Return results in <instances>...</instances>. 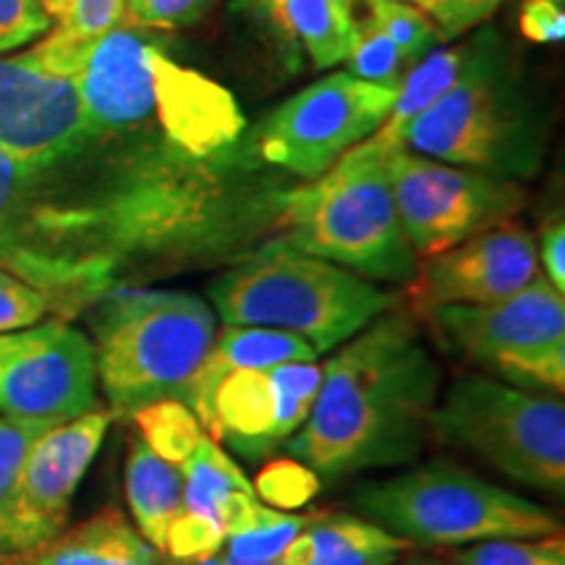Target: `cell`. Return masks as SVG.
<instances>
[{
  "instance_id": "cell-1",
  "label": "cell",
  "mask_w": 565,
  "mask_h": 565,
  "mask_svg": "<svg viewBox=\"0 0 565 565\" xmlns=\"http://www.w3.org/2000/svg\"><path fill=\"white\" fill-rule=\"evenodd\" d=\"M440 380L416 317H374L324 362L312 414L286 456L320 479L412 466L433 437Z\"/></svg>"
},
{
  "instance_id": "cell-2",
  "label": "cell",
  "mask_w": 565,
  "mask_h": 565,
  "mask_svg": "<svg viewBox=\"0 0 565 565\" xmlns=\"http://www.w3.org/2000/svg\"><path fill=\"white\" fill-rule=\"evenodd\" d=\"M401 145L500 179L540 173L547 121L494 26L471 34V55L454 87L406 126Z\"/></svg>"
},
{
  "instance_id": "cell-3",
  "label": "cell",
  "mask_w": 565,
  "mask_h": 565,
  "mask_svg": "<svg viewBox=\"0 0 565 565\" xmlns=\"http://www.w3.org/2000/svg\"><path fill=\"white\" fill-rule=\"evenodd\" d=\"M207 294L223 324L286 330L317 353L335 351L401 301L398 294L296 249L282 236L223 267Z\"/></svg>"
},
{
  "instance_id": "cell-4",
  "label": "cell",
  "mask_w": 565,
  "mask_h": 565,
  "mask_svg": "<svg viewBox=\"0 0 565 565\" xmlns=\"http://www.w3.org/2000/svg\"><path fill=\"white\" fill-rule=\"evenodd\" d=\"M95 370L113 419H131L154 401L186 404L194 372L215 341V312L200 296L126 286L87 309Z\"/></svg>"
},
{
  "instance_id": "cell-5",
  "label": "cell",
  "mask_w": 565,
  "mask_h": 565,
  "mask_svg": "<svg viewBox=\"0 0 565 565\" xmlns=\"http://www.w3.org/2000/svg\"><path fill=\"white\" fill-rule=\"evenodd\" d=\"M387 150L370 137L330 171L280 200V233L296 249L328 259L370 282L412 280L419 265L395 210Z\"/></svg>"
},
{
  "instance_id": "cell-6",
  "label": "cell",
  "mask_w": 565,
  "mask_h": 565,
  "mask_svg": "<svg viewBox=\"0 0 565 565\" xmlns=\"http://www.w3.org/2000/svg\"><path fill=\"white\" fill-rule=\"evenodd\" d=\"M366 521L416 547H466L563 532L545 505L448 461L412 463L353 490Z\"/></svg>"
},
{
  "instance_id": "cell-7",
  "label": "cell",
  "mask_w": 565,
  "mask_h": 565,
  "mask_svg": "<svg viewBox=\"0 0 565 565\" xmlns=\"http://www.w3.org/2000/svg\"><path fill=\"white\" fill-rule=\"evenodd\" d=\"M433 437L484 461L508 482L563 498L565 404L561 395L521 391L490 374L466 372L437 398Z\"/></svg>"
},
{
  "instance_id": "cell-8",
  "label": "cell",
  "mask_w": 565,
  "mask_h": 565,
  "mask_svg": "<svg viewBox=\"0 0 565 565\" xmlns=\"http://www.w3.org/2000/svg\"><path fill=\"white\" fill-rule=\"evenodd\" d=\"M437 345L521 391L565 393V296L545 275L492 303H450L422 317Z\"/></svg>"
},
{
  "instance_id": "cell-9",
  "label": "cell",
  "mask_w": 565,
  "mask_h": 565,
  "mask_svg": "<svg viewBox=\"0 0 565 565\" xmlns=\"http://www.w3.org/2000/svg\"><path fill=\"white\" fill-rule=\"evenodd\" d=\"M395 97L398 87L338 71L267 113L246 147L259 166L312 181L385 124Z\"/></svg>"
},
{
  "instance_id": "cell-10",
  "label": "cell",
  "mask_w": 565,
  "mask_h": 565,
  "mask_svg": "<svg viewBox=\"0 0 565 565\" xmlns=\"http://www.w3.org/2000/svg\"><path fill=\"white\" fill-rule=\"evenodd\" d=\"M387 175L401 228L419 259L513 221L526 207V186L463 166L424 158L395 145Z\"/></svg>"
},
{
  "instance_id": "cell-11",
  "label": "cell",
  "mask_w": 565,
  "mask_h": 565,
  "mask_svg": "<svg viewBox=\"0 0 565 565\" xmlns=\"http://www.w3.org/2000/svg\"><path fill=\"white\" fill-rule=\"evenodd\" d=\"M95 345L68 320L53 317L0 335V416L58 427L95 412Z\"/></svg>"
},
{
  "instance_id": "cell-12",
  "label": "cell",
  "mask_w": 565,
  "mask_h": 565,
  "mask_svg": "<svg viewBox=\"0 0 565 565\" xmlns=\"http://www.w3.org/2000/svg\"><path fill=\"white\" fill-rule=\"evenodd\" d=\"M92 137L74 82L38 68L24 53L0 58V150L21 173L55 171Z\"/></svg>"
},
{
  "instance_id": "cell-13",
  "label": "cell",
  "mask_w": 565,
  "mask_h": 565,
  "mask_svg": "<svg viewBox=\"0 0 565 565\" xmlns=\"http://www.w3.org/2000/svg\"><path fill=\"white\" fill-rule=\"evenodd\" d=\"M110 422L108 406H97L95 412L51 427L34 440L21 466L13 500L9 557L47 545L66 529L71 500L95 461Z\"/></svg>"
},
{
  "instance_id": "cell-14",
  "label": "cell",
  "mask_w": 565,
  "mask_h": 565,
  "mask_svg": "<svg viewBox=\"0 0 565 565\" xmlns=\"http://www.w3.org/2000/svg\"><path fill=\"white\" fill-rule=\"evenodd\" d=\"M536 238L508 221L435 257H424L406 282L408 315L424 317L450 303H492L540 278Z\"/></svg>"
},
{
  "instance_id": "cell-15",
  "label": "cell",
  "mask_w": 565,
  "mask_h": 565,
  "mask_svg": "<svg viewBox=\"0 0 565 565\" xmlns=\"http://www.w3.org/2000/svg\"><path fill=\"white\" fill-rule=\"evenodd\" d=\"M150 30L126 21L95 42L71 74L87 124L97 131H139L160 126L154 116V53Z\"/></svg>"
},
{
  "instance_id": "cell-16",
  "label": "cell",
  "mask_w": 565,
  "mask_h": 565,
  "mask_svg": "<svg viewBox=\"0 0 565 565\" xmlns=\"http://www.w3.org/2000/svg\"><path fill=\"white\" fill-rule=\"evenodd\" d=\"M154 116L166 137L196 158H215L244 139V116L225 87L154 53Z\"/></svg>"
},
{
  "instance_id": "cell-17",
  "label": "cell",
  "mask_w": 565,
  "mask_h": 565,
  "mask_svg": "<svg viewBox=\"0 0 565 565\" xmlns=\"http://www.w3.org/2000/svg\"><path fill=\"white\" fill-rule=\"evenodd\" d=\"M320 356L303 338L273 328H246V324H223L212 341L207 356L194 372L186 393V406L200 419L202 429L212 437L215 414H212V395L215 387L231 370H265L275 364L315 362Z\"/></svg>"
},
{
  "instance_id": "cell-18",
  "label": "cell",
  "mask_w": 565,
  "mask_h": 565,
  "mask_svg": "<svg viewBox=\"0 0 565 565\" xmlns=\"http://www.w3.org/2000/svg\"><path fill=\"white\" fill-rule=\"evenodd\" d=\"M215 429L212 440L231 445L236 456L267 458L282 448L278 437V395L270 366L265 370H231L212 395Z\"/></svg>"
},
{
  "instance_id": "cell-19",
  "label": "cell",
  "mask_w": 565,
  "mask_h": 565,
  "mask_svg": "<svg viewBox=\"0 0 565 565\" xmlns=\"http://www.w3.org/2000/svg\"><path fill=\"white\" fill-rule=\"evenodd\" d=\"M13 561L19 565H158L154 547L113 505Z\"/></svg>"
},
{
  "instance_id": "cell-20",
  "label": "cell",
  "mask_w": 565,
  "mask_h": 565,
  "mask_svg": "<svg viewBox=\"0 0 565 565\" xmlns=\"http://www.w3.org/2000/svg\"><path fill=\"white\" fill-rule=\"evenodd\" d=\"M126 503L137 532L154 550H166V534L183 511V477L179 466L162 461L141 437H131L126 454Z\"/></svg>"
},
{
  "instance_id": "cell-21",
  "label": "cell",
  "mask_w": 565,
  "mask_h": 565,
  "mask_svg": "<svg viewBox=\"0 0 565 565\" xmlns=\"http://www.w3.org/2000/svg\"><path fill=\"white\" fill-rule=\"evenodd\" d=\"M286 40L307 51L315 68H330L349 58L356 40L353 0H263Z\"/></svg>"
},
{
  "instance_id": "cell-22",
  "label": "cell",
  "mask_w": 565,
  "mask_h": 565,
  "mask_svg": "<svg viewBox=\"0 0 565 565\" xmlns=\"http://www.w3.org/2000/svg\"><path fill=\"white\" fill-rule=\"evenodd\" d=\"M471 55V38L461 42H450L445 47H433L422 61H416L406 71L404 82L398 87L391 113H387L385 124L372 134L380 145L395 147L401 145V134L416 116L433 105L445 89L454 87V82L461 74Z\"/></svg>"
},
{
  "instance_id": "cell-23",
  "label": "cell",
  "mask_w": 565,
  "mask_h": 565,
  "mask_svg": "<svg viewBox=\"0 0 565 565\" xmlns=\"http://www.w3.org/2000/svg\"><path fill=\"white\" fill-rule=\"evenodd\" d=\"M315 545L312 565H393L408 542L359 515H315L307 526Z\"/></svg>"
},
{
  "instance_id": "cell-24",
  "label": "cell",
  "mask_w": 565,
  "mask_h": 565,
  "mask_svg": "<svg viewBox=\"0 0 565 565\" xmlns=\"http://www.w3.org/2000/svg\"><path fill=\"white\" fill-rule=\"evenodd\" d=\"M183 511L204 513L217 519V505L228 492H254L244 471L223 454L221 445L202 435L192 456L181 466Z\"/></svg>"
},
{
  "instance_id": "cell-25",
  "label": "cell",
  "mask_w": 565,
  "mask_h": 565,
  "mask_svg": "<svg viewBox=\"0 0 565 565\" xmlns=\"http://www.w3.org/2000/svg\"><path fill=\"white\" fill-rule=\"evenodd\" d=\"M139 427V437L162 461L181 466L202 440V424L183 401L166 398L139 408L131 416Z\"/></svg>"
},
{
  "instance_id": "cell-26",
  "label": "cell",
  "mask_w": 565,
  "mask_h": 565,
  "mask_svg": "<svg viewBox=\"0 0 565 565\" xmlns=\"http://www.w3.org/2000/svg\"><path fill=\"white\" fill-rule=\"evenodd\" d=\"M456 565H565L563 532L532 540H490L450 550Z\"/></svg>"
},
{
  "instance_id": "cell-27",
  "label": "cell",
  "mask_w": 565,
  "mask_h": 565,
  "mask_svg": "<svg viewBox=\"0 0 565 565\" xmlns=\"http://www.w3.org/2000/svg\"><path fill=\"white\" fill-rule=\"evenodd\" d=\"M42 433H47V427L11 422L0 416V555L3 557L11 553V513L21 466H24L26 454Z\"/></svg>"
},
{
  "instance_id": "cell-28",
  "label": "cell",
  "mask_w": 565,
  "mask_h": 565,
  "mask_svg": "<svg viewBox=\"0 0 565 565\" xmlns=\"http://www.w3.org/2000/svg\"><path fill=\"white\" fill-rule=\"evenodd\" d=\"M370 21L393 42L408 66L440 42L433 21L414 3H374L370 6Z\"/></svg>"
},
{
  "instance_id": "cell-29",
  "label": "cell",
  "mask_w": 565,
  "mask_h": 565,
  "mask_svg": "<svg viewBox=\"0 0 565 565\" xmlns=\"http://www.w3.org/2000/svg\"><path fill=\"white\" fill-rule=\"evenodd\" d=\"M252 490L275 511H294V508L312 503L322 490V479L309 466L286 456L278 461H267L254 479Z\"/></svg>"
},
{
  "instance_id": "cell-30",
  "label": "cell",
  "mask_w": 565,
  "mask_h": 565,
  "mask_svg": "<svg viewBox=\"0 0 565 565\" xmlns=\"http://www.w3.org/2000/svg\"><path fill=\"white\" fill-rule=\"evenodd\" d=\"M349 74L359 79L383 84V87H401L406 71L412 68L404 55L395 51V45L385 38L370 19L356 24V40L349 53Z\"/></svg>"
},
{
  "instance_id": "cell-31",
  "label": "cell",
  "mask_w": 565,
  "mask_h": 565,
  "mask_svg": "<svg viewBox=\"0 0 565 565\" xmlns=\"http://www.w3.org/2000/svg\"><path fill=\"white\" fill-rule=\"evenodd\" d=\"M312 519L315 515H291L286 511H278L259 529L228 536V540H225L228 542V557L242 563L275 561L296 534H301L303 529L312 524Z\"/></svg>"
},
{
  "instance_id": "cell-32",
  "label": "cell",
  "mask_w": 565,
  "mask_h": 565,
  "mask_svg": "<svg viewBox=\"0 0 565 565\" xmlns=\"http://www.w3.org/2000/svg\"><path fill=\"white\" fill-rule=\"evenodd\" d=\"M225 545V534L217 519L194 511H181L168 526L166 553L179 563H200L215 557Z\"/></svg>"
},
{
  "instance_id": "cell-33",
  "label": "cell",
  "mask_w": 565,
  "mask_h": 565,
  "mask_svg": "<svg viewBox=\"0 0 565 565\" xmlns=\"http://www.w3.org/2000/svg\"><path fill=\"white\" fill-rule=\"evenodd\" d=\"M221 0H126L129 24L150 32H179L200 24Z\"/></svg>"
},
{
  "instance_id": "cell-34",
  "label": "cell",
  "mask_w": 565,
  "mask_h": 565,
  "mask_svg": "<svg viewBox=\"0 0 565 565\" xmlns=\"http://www.w3.org/2000/svg\"><path fill=\"white\" fill-rule=\"evenodd\" d=\"M508 0H419V9L435 24L440 42L463 38L490 21Z\"/></svg>"
},
{
  "instance_id": "cell-35",
  "label": "cell",
  "mask_w": 565,
  "mask_h": 565,
  "mask_svg": "<svg viewBox=\"0 0 565 565\" xmlns=\"http://www.w3.org/2000/svg\"><path fill=\"white\" fill-rule=\"evenodd\" d=\"M51 312L47 299L24 280L13 278L11 273L0 270V335L11 330L30 328Z\"/></svg>"
},
{
  "instance_id": "cell-36",
  "label": "cell",
  "mask_w": 565,
  "mask_h": 565,
  "mask_svg": "<svg viewBox=\"0 0 565 565\" xmlns=\"http://www.w3.org/2000/svg\"><path fill=\"white\" fill-rule=\"evenodd\" d=\"M51 30V19L38 0H0V53L17 51Z\"/></svg>"
},
{
  "instance_id": "cell-37",
  "label": "cell",
  "mask_w": 565,
  "mask_h": 565,
  "mask_svg": "<svg viewBox=\"0 0 565 565\" xmlns=\"http://www.w3.org/2000/svg\"><path fill=\"white\" fill-rule=\"evenodd\" d=\"M519 30L526 40L550 45L565 38V11L553 0H526L519 13Z\"/></svg>"
},
{
  "instance_id": "cell-38",
  "label": "cell",
  "mask_w": 565,
  "mask_h": 565,
  "mask_svg": "<svg viewBox=\"0 0 565 565\" xmlns=\"http://www.w3.org/2000/svg\"><path fill=\"white\" fill-rule=\"evenodd\" d=\"M536 257L545 267V278L553 282L557 291L565 294V223L561 210L550 212L545 223H542Z\"/></svg>"
},
{
  "instance_id": "cell-39",
  "label": "cell",
  "mask_w": 565,
  "mask_h": 565,
  "mask_svg": "<svg viewBox=\"0 0 565 565\" xmlns=\"http://www.w3.org/2000/svg\"><path fill=\"white\" fill-rule=\"evenodd\" d=\"M38 3L42 6V11L47 13V19H51V24H53V21H58L63 13H66L71 6L76 3V0H38Z\"/></svg>"
},
{
  "instance_id": "cell-40",
  "label": "cell",
  "mask_w": 565,
  "mask_h": 565,
  "mask_svg": "<svg viewBox=\"0 0 565 565\" xmlns=\"http://www.w3.org/2000/svg\"><path fill=\"white\" fill-rule=\"evenodd\" d=\"M223 563L225 565H282L278 557H275V561H267V563H242V561H233V557H225Z\"/></svg>"
},
{
  "instance_id": "cell-41",
  "label": "cell",
  "mask_w": 565,
  "mask_h": 565,
  "mask_svg": "<svg viewBox=\"0 0 565 565\" xmlns=\"http://www.w3.org/2000/svg\"><path fill=\"white\" fill-rule=\"evenodd\" d=\"M401 565H456V563L454 561H412V563L406 561V563H401Z\"/></svg>"
},
{
  "instance_id": "cell-42",
  "label": "cell",
  "mask_w": 565,
  "mask_h": 565,
  "mask_svg": "<svg viewBox=\"0 0 565 565\" xmlns=\"http://www.w3.org/2000/svg\"><path fill=\"white\" fill-rule=\"evenodd\" d=\"M366 3L374 6V3H416L419 6V0H366Z\"/></svg>"
},
{
  "instance_id": "cell-43",
  "label": "cell",
  "mask_w": 565,
  "mask_h": 565,
  "mask_svg": "<svg viewBox=\"0 0 565 565\" xmlns=\"http://www.w3.org/2000/svg\"><path fill=\"white\" fill-rule=\"evenodd\" d=\"M192 565H225V563L217 561V557H207V561H200V563H192Z\"/></svg>"
},
{
  "instance_id": "cell-44",
  "label": "cell",
  "mask_w": 565,
  "mask_h": 565,
  "mask_svg": "<svg viewBox=\"0 0 565 565\" xmlns=\"http://www.w3.org/2000/svg\"><path fill=\"white\" fill-rule=\"evenodd\" d=\"M553 3H557V6H565V0H553Z\"/></svg>"
}]
</instances>
